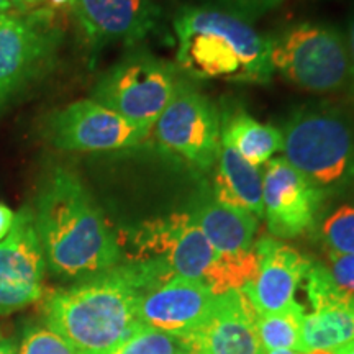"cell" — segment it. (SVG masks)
<instances>
[{
  "label": "cell",
  "mask_w": 354,
  "mask_h": 354,
  "mask_svg": "<svg viewBox=\"0 0 354 354\" xmlns=\"http://www.w3.org/2000/svg\"><path fill=\"white\" fill-rule=\"evenodd\" d=\"M305 308L302 304L294 302L276 313H264L256 317V330L264 351H289L302 353V326Z\"/></svg>",
  "instance_id": "cell-22"
},
{
  "label": "cell",
  "mask_w": 354,
  "mask_h": 354,
  "mask_svg": "<svg viewBox=\"0 0 354 354\" xmlns=\"http://www.w3.org/2000/svg\"><path fill=\"white\" fill-rule=\"evenodd\" d=\"M189 214L205 234L215 253L223 259H240L254 253L258 218L216 201L212 190H202Z\"/></svg>",
  "instance_id": "cell-18"
},
{
  "label": "cell",
  "mask_w": 354,
  "mask_h": 354,
  "mask_svg": "<svg viewBox=\"0 0 354 354\" xmlns=\"http://www.w3.org/2000/svg\"><path fill=\"white\" fill-rule=\"evenodd\" d=\"M172 277L158 261L120 263L109 271L43 299L44 323L82 354H109L141 326L138 305L143 290Z\"/></svg>",
  "instance_id": "cell-2"
},
{
  "label": "cell",
  "mask_w": 354,
  "mask_h": 354,
  "mask_svg": "<svg viewBox=\"0 0 354 354\" xmlns=\"http://www.w3.org/2000/svg\"><path fill=\"white\" fill-rule=\"evenodd\" d=\"M179 81L176 68L161 57L133 50L97 79L91 99L151 133Z\"/></svg>",
  "instance_id": "cell-7"
},
{
  "label": "cell",
  "mask_w": 354,
  "mask_h": 354,
  "mask_svg": "<svg viewBox=\"0 0 354 354\" xmlns=\"http://www.w3.org/2000/svg\"><path fill=\"white\" fill-rule=\"evenodd\" d=\"M64 28L55 8L0 13V107L25 95L55 69Z\"/></svg>",
  "instance_id": "cell-5"
},
{
  "label": "cell",
  "mask_w": 354,
  "mask_h": 354,
  "mask_svg": "<svg viewBox=\"0 0 354 354\" xmlns=\"http://www.w3.org/2000/svg\"><path fill=\"white\" fill-rule=\"evenodd\" d=\"M17 7H25V6H37L39 2H44V0H12Z\"/></svg>",
  "instance_id": "cell-31"
},
{
  "label": "cell",
  "mask_w": 354,
  "mask_h": 354,
  "mask_svg": "<svg viewBox=\"0 0 354 354\" xmlns=\"http://www.w3.org/2000/svg\"><path fill=\"white\" fill-rule=\"evenodd\" d=\"M216 297L203 282L177 276L159 279L141 294L140 322L154 330L189 338L210 317Z\"/></svg>",
  "instance_id": "cell-14"
},
{
  "label": "cell",
  "mask_w": 354,
  "mask_h": 354,
  "mask_svg": "<svg viewBox=\"0 0 354 354\" xmlns=\"http://www.w3.org/2000/svg\"><path fill=\"white\" fill-rule=\"evenodd\" d=\"M258 269L243 292L259 315L281 312L297 302L295 294L307 277L313 261L274 236L254 243Z\"/></svg>",
  "instance_id": "cell-16"
},
{
  "label": "cell",
  "mask_w": 354,
  "mask_h": 354,
  "mask_svg": "<svg viewBox=\"0 0 354 354\" xmlns=\"http://www.w3.org/2000/svg\"><path fill=\"white\" fill-rule=\"evenodd\" d=\"M109 354H194L187 339L141 325Z\"/></svg>",
  "instance_id": "cell-23"
},
{
  "label": "cell",
  "mask_w": 354,
  "mask_h": 354,
  "mask_svg": "<svg viewBox=\"0 0 354 354\" xmlns=\"http://www.w3.org/2000/svg\"><path fill=\"white\" fill-rule=\"evenodd\" d=\"M153 130L165 151L203 172L215 167L221 145L220 110L190 79L180 76L174 97Z\"/></svg>",
  "instance_id": "cell-9"
},
{
  "label": "cell",
  "mask_w": 354,
  "mask_h": 354,
  "mask_svg": "<svg viewBox=\"0 0 354 354\" xmlns=\"http://www.w3.org/2000/svg\"><path fill=\"white\" fill-rule=\"evenodd\" d=\"M46 268L63 281H86L122 263L117 234L76 171L51 165L33 201Z\"/></svg>",
  "instance_id": "cell-1"
},
{
  "label": "cell",
  "mask_w": 354,
  "mask_h": 354,
  "mask_svg": "<svg viewBox=\"0 0 354 354\" xmlns=\"http://www.w3.org/2000/svg\"><path fill=\"white\" fill-rule=\"evenodd\" d=\"M310 312L302 326V353L333 351L354 343V295L339 289L323 263H312L307 277Z\"/></svg>",
  "instance_id": "cell-15"
},
{
  "label": "cell",
  "mask_w": 354,
  "mask_h": 354,
  "mask_svg": "<svg viewBox=\"0 0 354 354\" xmlns=\"http://www.w3.org/2000/svg\"><path fill=\"white\" fill-rule=\"evenodd\" d=\"M46 261L32 205L15 214L10 233L0 241V315L28 307L43 297Z\"/></svg>",
  "instance_id": "cell-11"
},
{
  "label": "cell",
  "mask_w": 354,
  "mask_h": 354,
  "mask_svg": "<svg viewBox=\"0 0 354 354\" xmlns=\"http://www.w3.org/2000/svg\"><path fill=\"white\" fill-rule=\"evenodd\" d=\"M326 203L284 158H272L263 172V209L269 233L274 238H297L313 230Z\"/></svg>",
  "instance_id": "cell-12"
},
{
  "label": "cell",
  "mask_w": 354,
  "mask_h": 354,
  "mask_svg": "<svg viewBox=\"0 0 354 354\" xmlns=\"http://www.w3.org/2000/svg\"><path fill=\"white\" fill-rule=\"evenodd\" d=\"M331 279L339 289L354 295V254H338L325 251V263Z\"/></svg>",
  "instance_id": "cell-26"
},
{
  "label": "cell",
  "mask_w": 354,
  "mask_h": 354,
  "mask_svg": "<svg viewBox=\"0 0 354 354\" xmlns=\"http://www.w3.org/2000/svg\"><path fill=\"white\" fill-rule=\"evenodd\" d=\"M313 232L325 251L354 254V194L326 201Z\"/></svg>",
  "instance_id": "cell-21"
},
{
  "label": "cell",
  "mask_w": 354,
  "mask_h": 354,
  "mask_svg": "<svg viewBox=\"0 0 354 354\" xmlns=\"http://www.w3.org/2000/svg\"><path fill=\"white\" fill-rule=\"evenodd\" d=\"M300 354H346L344 348L333 349V351H310V353H300Z\"/></svg>",
  "instance_id": "cell-32"
},
{
  "label": "cell",
  "mask_w": 354,
  "mask_h": 354,
  "mask_svg": "<svg viewBox=\"0 0 354 354\" xmlns=\"http://www.w3.org/2000/svg\"><path fill=\"white\" fill-rule=\"evenodd\" d=\"M69 8L92 55L113 43H140L161 19V8L153 0H73Z\"/></svg>",
  "instance_id": "cell-13"
},
{
  "label": "cell",
  "mask_w": 354,
  "mask_h": 354,
  "mask_svg": "<svg viewBox=\"0 0 354 354\" xmlns=\"http://www.w3.org/2000/svg\"><path fill=\"white\" fill-rule=\"evenodd\" d=\"M344 351H346V354H354V343L348 344V346H344Z\"/></svg>",
  "instance_id": "cell-33"
},
{
  "label": "cell",
  "mask_w": 354,
  "mask_h": 354,
  "mask_svg": "<svg viewBox=\"0 0 354 354\" xmlns=\"http://www.w3.org/2000/svg\"><path fill=\"white\" fill-rule=\"evenodd\" d=\"M0 354H17V344L0 331Z\"/></svg>",
  "instance_id": "cell-29"
},
{
  "label": "cell",
  "mask_w": 354,
  "mask_h": 354,
  "mask_svg": "<svg viewBox=\"0 0 354 354\" xmlns=\"http://www.w3.org/2000/svg\"><path fill=\"white\" fill-rule=\"evenodd\" d=\"M177 66L192 81L268 84L271 38L250 20L215 6H185L174 19Z\"/></svg>",
  "instance_id": "cell-3"
},
{
  "label": "cell",
  "mask_w": 354,
  "mask_h": 354,
  "mask_svg": "<svg viewBox=\"0 0 354 354\" xmlns=\"http://www.w3.org/2000/svg\"><path fill=\"white\" fill-rule=\"evenodd\" d=\"M135 243L140 250L136 261H158L172 276L203 282L216 295L223 294V261L189 210L141 225Z\"/></svg>",
  "instance_id": "cell-8"
},
{
  "label": "cell",
  "mask_w": 354,
  "mask_h": 354,
  "mask_svg": "<svg viewBox=\"0 0 354 354\" xmlns=\"http://www.w3.org/2000/svg\"><path fill=\"white\" fill-rule=\"evenodd\" d=\"M346 41H348V51H349V82H348V86H349V88H351V95L354 100V12H353L351 19H349Z\"/></svg>",
  "instance_id": "cell-27"
},
{
  "label": "cell",
  "mask_w": 354,
  "mask_h": 354,
  "mask_svg": "<svg viewBox=\"0 0 354 354\" xmlns=\"http://www.w3.org/2000/svg\"><path fill=\"white\" fill-rule=\"evenodd\" d=\"M215 179L212 194L225 205L250 212L263 218V174L259 167L248 162L232 146L221 141L215 162Z\"/></svg>",
  "instance_id": "cell-19"
},
{
  "label": "cell",
  "mask_w": 354,
  "mask_h": 354,
  "mask_svg": "<svg viewBox=\"0 0 354 354\" xmlns=\"http://www.w3.org/2000/svg\"><path fill=\"white\" fill-rule=\"evenodd\" d=\"M3 112V110H2V107H0V113H2Z\"/></svg>",
  "instance_id": "cell-34"
},
{
  "label": "cell",
  "mask_w": 354,
  "mask_h": 354,
  "mask_svg": "<svg viewBox=\"0 0 354 354\" xmlns=\"http://www.w3.org/2000/svg\"><path fill=\"white\" fill-rule=\"evenodd\" d=\"M13 7H17L12 0H0V13H7L8 10H12Z\"/></svg>",
  "instance_id": "cell-30"
},
{
  "label": "cell",
  "mask_w": 354,
  "mask_h": 354,
  "mask_svg": "<svg viewBox=\"0 0 354 354\" xmlns=\"http://www.w3.org/2000/svg\"><path fill=\"white\" fill-rule=\"evenodd\" d=\"M41 136L61 151L107 153L140 145L149 131L87 99L48 113L41 123Z\"/></svg>",
  "instance_id": "cell-10"
},
{
  "label": "cell",
  "mask_w": 354,
  "mask_h": 354,
  "mask_svg": "<svg viewBox=\"0 0 354 354\" xmlns=\"http://www.w3.org/2000/svg\"><path fill=\"white\" fill-rule=\"evenodd\" d=\"M282 149L326 201L354 190V123L331 105L299 109L282 128Z\"/></svg>",
  "instance_id": "cell-4"
},
{
  "label": "cell",
  "mask_w": 354,
  "mask_h": 354,
  "mask_svg": "<svg viewBox=\"0 0 354 354\" xmlns=\"http://www.w3.org/2000/svg\"><path fill=\"white\" fill-rule=\"evenodd\" d=\"M221 141L236 151L248 162L259 167L271 161L282 149V131L251 117L241 105H227L220 110Z\"/></svg>",
  "instance_id": "cell-20"
},
{
  "label": "cell",
  "mask_w": 354,
  "mask_h": 354,
  "mask_svg": "<svg viewBox=\"0 0 354 354\" xmlns=\"http://www.w3.org/2000/svg\"><path fill=\"white\" fill-rule=\"evenodd\" d=\"M271 38V63L292 86L312 94H335L349 82L346 35L322 21H300Z\"/></svg>",
  "instance_id": "cell-6"
},
{
  "label": "cell",
  "mask_w": 354,
  "mask_h": 354,
  "mask_svg": "<svg viewBox=\"0 0 354 354\" xmlns=\"http://www.w3.org/2000/svg\"><path fill=\"white\" fill-rule=\"evenodd\" d=\"M281 3L282 0H209V6L220 7L250 21L274 10Z\"/></svg>",
  "instance_id": "cell-25"
},
{
  "label": "cell",
  "mask_w": 354,
  "mask_h": 354,
  "mask_svg": "<svg viewBox=\"0 0 354 354\" xmlns=\"http://www.w3.org/2000/svg\"><path fill=\"white\" fill-rule=\"evenodd\" d=\"M256 312L243 290L218 294L210 317L187 339L194 354H266Z\"/></svg>",
  "instance_id": "cell-17"
},
{
  "label": "cell",
  "mask_w": 354,
  "mask_h": 354,
  "mask_svg": "<svg viewBox=\"0 0 354 354\" xmlns=\"http://www.w3.org/2000/svg\"><path fill=\"white\" fill-rule=\"evenodd\" d=\"M17 354H82L46 323H28L21 331Z\"/></svg>",
  "instance_id": "cell-24"
},
{
  "label": "cell",
  "mask_w": 354,
  "mask_h": 354,
  "mask_svg": "<svg viewBox=\"0 0 354 354\" xmlns=\"http://www.w3.org/2000/svg\"><path fill=\"white\" fill-rule=\"evenodd\" d=\"M13 221H15V212L8 205H6V203L0 202V241L10 233Z\"/></svg>",
  "instance_id": "cell-28"
}]
</instances>
